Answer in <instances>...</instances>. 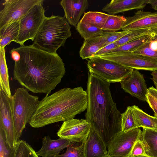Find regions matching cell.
Instances as JSON below:
<instances>
[{
    "mask_svg": "<svg viewBox=\"0 0 157 157\" xmlns=\"http://www.w3.org/2000/svg\"><path fill=\"white\" fill-rule=\"evenodd\" d=\"M14 61L13 79L29 91L48 95L65 75V64L57 53L33 46L20 45L10 52Z\"/></svg>",
    "mask_w": 157,
    "mask_h": 157,
    "instance_id": "6da1fadb",
    "label": "cell"
},
{
    "mask_svg": "<svg viewBox=\"0 0 157 157\" xmlns=\"http://www.w3.org/2000/svg\"><path fill=\"white\" fill-rule=\"evenodd\" d=\"M110 83L88 73L86 119L107 144L110 137L121 131V113L113 100Z\"/></svg>",
    "mask_w": 157,
    "mask_h": 157,
    "instance_id": "7a4b0ae2",
    "label": "cell"
},
{
    "mask_svg": "<svg viewBox=\"0 0 157 157\" xmlns=\"http://www.w3.org/2000/svg\"><path fill=\"white\" fill-rule=\"evenodd\" d=\"M87 103V92L82 87L62 89L40 101L29 124L39 128L74 119L86 109Z\"/></svg>",
    "mask_w": 157,
    "mask_h": 157,
    "instance_id": "3957f363",
    "label": "cell"
},
{
    "mask_svg": "<svg viewBox=\"0 0 157 157\" xmlns=\"http://www.w3.org/2000/svg\"><path fill=\"white\" fill-rule=\"evenodd\" d=\"M71 29L64 17L52 15L46 17L32 44L47 52L57 53V50L64 46L67 40L71 36Z\"/></svg>",
    "mask_w": 157,
    "mask_h": 157,
    "instance_id": "277c9868",
    "label": "cell"
},
{
    "mask_svg": "<svg viewBox=\"0 0 157 157\" xmlns=\"http://www.w3.org/2000/svg\"><path fill=\"white\" fill-rule=\"evenodd\" d=\"M16 138L17 143L26 124L36 111L40 101L24 87L18 88L11 98Z\"/></svg>",
    "mask_w": 157,
    "mask_h": 157,
    "instance_id": "5b68a950",
    "label": "cell"
},
{
    "mask_svg": "<svg viewBox=\"0 0 157 157\" xmlns=\"http://www.w3.org/2000/svg\"><path fill=\"white\" fill-rule=\"evenodd\" d=\"M87 65L89 72L110 83L123 81L134 70L99 57L89 59Z\"/></svg>",
    "mask_w": 157,
    "mask_h": 157,
    "instance_id": "8992f818",
    "label": "cell"
},
{
    "mask_svg": "<svg viewBox=\"0 0 157 157\" xmlns=\"http://www.w3.org/2000/svg\"><path fill=\"white\" fill-rule=\"evenodd\" d=\"M44 1L34 5L20 21L19 34L14 42L23 45L27 40L33 41L46 17Z\"/></svg>",
    "mask_w": 157,
    "mask_h": 157,
    "instance_id": "52a82bcc",
    "label": "cell"
},
{
    "mask_svg": "<svg viewBox=\"0 0 157 157\" xmlns=\"http://www.w3.org/2000/svg\"><path fill=\"white\" fill-rule=\"evenodd\" d=\"M142 131L137 128L126 132H118L107 144L108 155L110 157H129L135 142L140 139Z\"/></svg>",
    "mask_w": 157,
    "mask_h": 157,
    "instance_id": "ba28073f",
    "label": "cell"
},
{
    "mask_svg": "<svg viewBox=\"0 0 157 157\" xmlns=\"http://www.w3.org/2000/svg\"><path fill=\"white\" fill-rule=\"evenodd\" d=\"M98 57L134 69L152 71L157 70V59L132 52L110 53Z\"/></svg>",
    "mask_w": 157,
    "mask_h": 157,
    "instance_id": "9c48e42d",
    "label": "cell"
},
{
    "mask_svg": "<svg viewBox=\"0 0 157 157\" xmlns=\"http://www.w3.org/2000/svg\"><path fill=\"white\" fill-rule=\"evenodd\" d=\"M41 0H6L0 11V27L19 21Z\"/></svg>",
    "mask_w": 157,
    "mask_h": 157,
    "instance_id": "30bf717a",
    "label": "cell"
},
{
    "mask_svg": "<svg viewBox=\"0 0 157 157\" xmlns=\"http://www.w3.org/2000/svg\"><path fill=\"white\" fill-rule=\"evenodd\" d=\"M91 128L90 124L86 119L74 118L63 121L57 135L59 138L84 143Z\"/></svg>",
    "mask_w": 157,
    "mask_h": 157,
    "instance_id": "8fae6325",
    "label": "cell"
},
{
    "mask_svg": "<svg viewBox=\"0 0 157 157\" xmlns=\"http://www.w3.org/2000/svg\"><path fill=\"white\" fill-rule=\"evenodd\" d=\"M0 127L4 130L7 143L14 148L17 141L12 112L11 98L0 90Z\"/></svg>",
    "mask_w": 157,
    "mask_h": 157,
    "instance_id": "7c38bea8",
    "label": "cell"
},
{
    "mask_svg": "<svg viewBox=\"0 0 157 157\" xmlns=\"http://www.w3.org/2000/svg\"><path fill=\"white\" fill-rule=\"evenodd\" d=\"M120 83L121 88L126 92L147 102L148 88L143 75L138 70L134 69L131 75Z\"/></svg>",
    "mask_w": 157,
    "mask_h": 157,
    "instance_id": "4fadbf2b",
    "label": "cell"
},
{
    "mask_svg": "<svg viewBox=\"0 0 157 157\" xmlns=\"http://www.w3.org/2000/svg\"><path fill=\"white\" fill-rule=\"evenodd\" d=\"M157 27V12L139 10L132 16L126 18L122 31L132 30Z\"/></svg>",
    "mask_w": 157,
    "mask_h": 157,
    "instance_id": "5bb4252c",
    "label": "cell"
},
{
    "mask_svg": "<svg viewBox=\"0 0 157 157\" xmlns=\"http://www.w3.org/2000/svg\"><path fill=\"white\" fill-rule=\"evenodd\" d=\"M59 3L63 10L67 21L75 27L89 5L87 0H62Z\"/></svg>",
    "mask_w": 157,
    "mask_h": 157,
    "instance_id": "9a60e30c",
    "label": "cell"
},
{
    "mask_svg": "<svg viewBox=\"0 0 157 157\" xmlns=\"http://www.w3.org/2000/svg\"><path fill=\"white\" fill-rule=\"evenodd\" d=\"M84 144V157L108 156L106 143L99 133L92 128Z\"/></svg>",
    "mask_w": 157,
    "mask_h": 157,
    "instance_id": "2e32d148",
    "label": "cell"
},
{
    "mask_svg": "<svg viewBox=\"0 0 157 157\" xmlns=\"http://www.w3.org/2000/svg\"><path fill=\"white\" fill-rule=\"evenodd\" d=\"M42 142L41 148L36 152L39 157H55L69 146L78 143L74 141L61 138L52 140L49 136H44Z\"/></svg>",
    "mask_w": 157,
    "mask_h": 157,
    "instance_id": "e0dca14e",
    "label": "cell"
},
{
    "mask_svg": "<svg viewBox=\"0 0 157 157\" xmlns=\"http://www.w3.org/2000/svg\"><path fill=\"white\" fill-rule=\"evenodd\" d=\"M147 0H112L102 9L109 14L115 15L133 10L142 9L147 4Z\"/></svg>",
    "mask_w": 157,
    "mask_h": 157,
    "instance_id": "ac0fdd59",
    "label": "cell"
},
{
    "mask_svg": "<svg viewBox=\"0 0 157 157\" xmlns=\"http://www.w3.org/2000/svg\"><path fill=\"white\" fill-rule=\"evenodd\" d=\"M105 42V39L102 35L84 40L79 51L80 57L83 59L92 58L97 52L104 47Z\"/></svg>",
    "mask_w": 157,
    "mask_h": 157,
    "instance_id": "d6986e66",
    "label": "cell"
},
{
    "mask_svg": "<svg viewBox=\"0 0 157 157\" xmlns=\"http://www.w3.org/2000/svg\"><path fill=\"white\" fill-rule=\"evenodd\" d=\"M143 128L140 139L146 155L150 157H157V131Z\"/></svg>",
    "mask_w": 157,
    "mask_h": 157,
    "instance_id": "ffe728a7",
    "label": "cell"
},
{
    "mask_svg": "<svg viewBox=\"0 0 157 157\" xmlns=\"http://www.w3.org/2000/svg\"><path fill=\"white\" fill-rule=\"evenodd\" d=\"M19 21L12 22L0 27V47H5L15 40L18 36Z\"/></svg>",
    "mask_w": 157,
    "mask_h": 157,
    "instance_id": "44dd1931",
    "label": "cell"
},
{
    "mask_svg": "<svg viewBox=\"0 0 157 157\" xmlns=\"http://www.w3.org/2000/svg\"><path fill=\"white\" fill-rule=\"evenodd\" d=\"M139 128L157 131V117L147 114L138 106H131Z\"/></svg>",
    "mask_w": 157,
    "mask_h": 157,
    "instance_id": "7402d4cb",
    "label": "cell"
},
{
    "mask_svg": "<svg viewBox=\"0 0 157 157\" xmlns=\"http://www.w3.org/2000/svg\"><path fill=\"white\" fill-rule=\"evenodd\" d=\"M8 69L6 63L5 48H0V88L10 98L12 95L10 88Z\"/></svg>",
    "mask_w": 157,
    "mask_h": 157,
    "instance_id": "603a6c76",
    "label": "cell"
},
{
    "mask_svg": "<svg viewBox=\"0 0 157 157\" xmlns=\"http://www.w3.org/2000/svg\"><path fill=\"white\" fill-rule=\"evenodd\" d=\"M109 14L98 11H89L84 13L80 21L102 29Z\"/></svg>",
    "mask_w": 157,
    "mask_h": 157,
    "instance_id": "cb8c5ba5",
    "label": "cell"
},
{
    "mask_svg": "<svg viewBox=\"0 0 157 157\" xmlns=\"http://www.w3.org/2000/svg\"><path fill=\"white\" fill-rule=\"evenodd\" d=\"M76 28L78 32L84 40L101 36L104 32L101 29L80 21Z\"/></svg>",
    "mask_w": 157,
    "mask_h": 157,
    "instance_id": "d4e9b609",
    "label": "cell"
},
{
    "mask_svg": "<svg viewBox=\"0 0 157 157\" xmlns=\"http://www.w3.org/2000/svg\"><path fill=\"white\" fill-rule=\"evenodd\" d=\"M121 126L123 132L139 128L131 106H128L125 111L121 113Z\"/></svg>",
    "mask_w": 157,
    "mask_h": 157,
    "instance_id": "484cf974",
    "label": "cell"
},
{
    "mask_svg": "<svg viewBox=\"0 0 157 157\" xmlns=\"http://www.w3.org/2000/svg\"><path fill=\"white\" fill-rule=\"evenodd\" d=\"M151 40L150 34L144 35L118 46L109 53L117 52H132Z\"/></svg>",
    "mask_w": 157,
    "mask_h": 157,
    "instance_id": "4316f807",
    "label": "cell"
},
{
    "mask_svg": "<svg viewBox=\"0 0 157 157\" xmlns=\"http://www.w3.org/2000/svg\"><path fill=\"white\" fill-rule=\"evenodd\" d=\"M126 21V18L123 16L109 14L102 30L106 32H117L121 30Z\"/></svg>",
    "mask_w": 157,
    "mask_h": 157,
    "instance_id": "83f0119b",
    "label": "cell"
},
{
    "mask_svg": "<svg viewBox=\"0 0 157 157\" xmlns=\"http://www.w3.org/2000/svg\"><path fill=\"white\" fill-rule=\"evenodd\" d=\"M13 157H39L33 147L26 142L20 140L15 147Z\"/></svg>",
    "mask_w": 157,
    "mask_h": 157,
    "instance_id": "f1b7e54d",
    "label": "cell"
},
{
    "mask_svg": "<svg viewBox=\"0 0 157 157\" xmlns=\"http://www.w3.org/2000/svg\"><path fill=\"white\" fill-rule=\"evenodd\" d=\"M151 29L146 28L131 30L129 33L115 42L119 46H121L140 37L149 34Z\"/></svg>",
    "mask_w": 157,
    "mask_h": 157,
    "instance_id": "f546056e",
    "label": "cell"
},
{
    "mask_svg": "<svg viewBox=\"0 0 157 157\" xmlns=\"http://www.w3.org/2000/svg\"><path fill=\"white\" fill-rule=\"evenodd\" d=\"M14 147H11L7 143L5 132L0 127V157H13Z\"/></svg>",
    "mask_w": 157,
    "mask_h": 157,
    "instance_id": "4dcf8cb0",
    "label": "cell"
},
{
    "mask_svg": "<svg viewBox=\"0 0 157 157\" xmlns=\"http://www.w3.org/2000/svg\"><path fill=\"white\" fill-rule=\"evenodd\" d=\"M76 143L68 146L64 153L59 154L55 157H84V143L79 145H76Z\"/></svg>",
    "mask_w": 157,
    "mask_h": 157,
    "instance_id": "1f68e13d",
    "label": "cell"
},
{
    "mask_svg": "<svg viewBox=\"0 0 157 157\" xmlns=\"http://www.w3.org/2000/svg\"><path fill=\"white\" fill-rule=\"evenodd\" d=\"M131 30L122 31L120 32H105L102 36L105 39L104 47L117 41L124 36L129 33Z\"/></svg>",
    "mask_w": 157,
    "mask_h": 157,
    "instance_id": "d6a6232c",
    "label": "cell"
},
{
    "mask_svg": "<svg viewBox=\"0 0 157 157\" xmlns=\"http://www.w3.org/2000/svg\"><path fill=\"white\" fill-rule=\"evenodd\" d=\"M151 40L146 42L132 52L157 60V51H153L149 46L150 41Z\"/></svg>",
    "mask_w": 157,
    "mask_h": 157,
    "instance_id": "836d02e7",
    "label": "cell"
},
{
    "mask_svg": "<svg viewBox=\"0 0 157 157\" xmlns=\"http://www.w3.org/2000/svg\"><path fill=\"white\" fill-rule=\"evenodd\" d=\"M141 155H146L142 143L139 139L135 143L129 157H134Z\"/></svg>",
    "mask_w": 157,
    "mask_h": 157,
    "instance_id": "e575fe53",
    "label": "cell"
},
{
    "mask_svg": "<svg viewBox=\"0 0 157 157\" xmlns=\"http://www.w3.org/2000/svg\"><path fill=\"white\" fill-rule=\"evenodd\" d=\"M118 46L115 42L109 44L101 48L94 54L93 57H98L109 53Z\"/></svg>",
    "mask_w": 157,
    "mask_h": 157,
    "instance_id": "d590c367",
    "label": "cell"
},
{
    "mask_svg": "<svg viewBox=\"0 0 157 157\" xmlns=\"http://www.w3.org/2000/svg\"><path fill=\"white\" fill-rule=\"evenodd\" d=\"M147 102L150 108L157 109V100L153 97L147 93Z\"/></svg>",
    "mask_w": 157,
    "mask_h": 157,
    "instance_id": "8d00e7d4",
    "label": "cell"
},
{
    "mask_svg": "<svg viewBox=\"0 0 157 157\" xmlns=\"http://www.w3.org/2000/svg\"><path fill=\"white\" fill-rule=\"evenodd\" d=\"M147 93L151 95L157 100V89L152 86L148 88Z\"/></svg>",
    "mask_w": 157,
    "mask_h": 157,
    "instance_id": "74e56055",
    "label": "cell"
},
{
    "mask_svg": "<svg viewBox=\"0 0 157 157\" xmlns=\"http://www.w3.org/2000/svg\"><path fill=\"white\" fill-rule=\"evenodd\" d=\"M151 75L152 76V78L151 79L154 82L155 88L157 89V70L152 71Z\"/></svg>",
    "mask_w": 157,
    "mask_h": 157,
    "instance_id": "f35d334b",
    "label": "cell"
},
{
    "mask_svg": "<svg viewBox=\"0 0 157 157\" xmlns=\"http://www.w3.org/2000/svg\"><path fill=\"white\" fill-rule=\"evenodd\" d=\"M149 46L153 51H157V40H151L150 41Z\"/></svg>",
    "mask_w": 157,
    "mask_h": 157,
    "instance_id": "ab89813d",
    "label": "cell"
},
{
    "mask_svg": "<svg viewBox=\"0 0 157 157\" xmlns=\"http://www.w3.org/2000/svg\"><path fill=\"white\" fill-rule=\"evenodd\" d=\"M147 4H150L154 9L157 10V0H147Z\"/></svg>",
    "mask_w": 157,
    "mask_h": 157,
    "instance_id": "60d3db41",
    "label": "cell"
},
{
    "mask_svg": "<svg viewBox=\"0 0 157 157\" xmlns=\"http://www.w3.org/2000/svg\"><path fill=\"white\" fill-rule=\"evenodd\" d=\"M150 35L151 40H157V35L150 32Z\"/></svg>",
    "mask_w": 157,
    "mask_h": 157,
    "instance_id": "b9f144b4",
    "label": "cell"
},
{
    "mask_svg": "<svg viewBox=\"0 0 157 157\" xmlns=\"http://www.w3.org/2000/svg\"><path fill=\"white\" fill-rule=\"evenodd\" d=\"M150 32L157 35V27L151 29L150 30Z\"/></svg>",
    "mask_w": 157,
    "mask_h": 157,
    "instance_id": "7bdbcfd3",
    "label": "cell"
},
{
    "mask_svg": "<svg viewBox=\"0 0 157 157\" xmlns=\"http://www.w3.org/2000/svg\"><path fill=\"white\" fill-rule=\"evenodd\" d=\"M152 109L154 111V116L157 117V109Z\"/></svg>",
    "mask_w": 157,
    "mask_h": 157,
    "instance_id": "ee69618b",
    "label": "cell"
},
{
    "mask_svg": "<svg viewBox=\"0 0 157 157\" xmlns=\"http://www.w3.org/2000/svg\"><path fill=\"white\" fill-rule=\"evenodd\" d=\"M134 157H150L147 155H141Z\"/></svg>",
    "mask_w": 157,
    "mask_h": 157,
    "instance_id": "f6af8a7d",
    "label": "cell"
},
{
    "mask_svg": "<svg viewBox=\"0 0 157 157\" xmlns=\"http://www.w3.org/2000/svg\"><path fill=\"white\" fill-rule=\"evenodd\" d=\"M105 157H109V156H108H108H105Z\"/></svg>",
    "mask_w": 157,
    "mask_h": 157,
    "instance_id": "bcb514c9",
    "label": "cell"
}]
</instances>
